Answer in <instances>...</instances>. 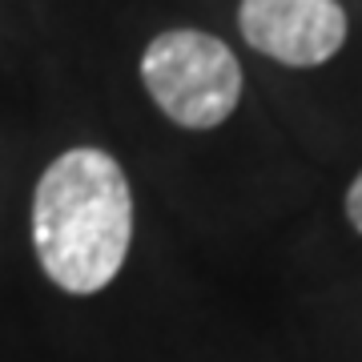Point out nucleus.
Listing matches in <instances>:
<instances>
[{"label":"nucleus","mask_w":362,"mask_h":362,"mask_svg":"<svg viewBox=\"0 0 362 362\" xmlns=\"http://www.w3.org/2000/svg\"><path fill=\"white\" fill-rule=\"evenodd\" d=\"M141 85L181 129H218L242 101V65L233 49L202 28H169L149 40Z\"/></svg>","instance_id":"nucleus-2"},{"label":"nucleus","mask_w":362,"mask_h":362,"mask_svg":"<svg viewBox=\"0 0 362 362\" xmlns=\"http://www.w3.org/2000/svg\"><path fill=\"white\" fill-rule=\"evenodd\" d=\"M28 226L40 270L57 290L101 294L133 246V189L121 161L93 145L52 157L33 189Z\"/></svg>","instance_id":"nucleus-1"},{"label":"nucleus","mask_w":362,"mask_h":362,"mask_svg":"<svg viewBox=\"0 0 362 362\" xmlns=\"http://www.w3.org/2000/svg\"><path fill=\"white\" fill-rule=\"evenodd\" d=\"M346 221L362 233V173L350 181V189H346Z\"/></svg>","instance_id":"nucleus-4"},{"label":"nucleus","mask_w":362,"mask_h":362,"mask_svg":"<svg viewBox=\"0 0 362 362\" xmlns=\"http://www.w3.org/2000/svg\"><path fill=\"white\" fill-rule=\"evenodd\" d=\"M238 28L262 57L290 69H314L346 45L350 25L338 0H242Z\"/></svg>","instance_id":"nucleus-3"}]
</instances>
